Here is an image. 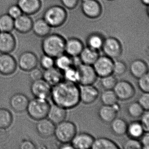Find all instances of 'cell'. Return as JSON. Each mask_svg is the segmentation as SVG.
<instances>
[{"label":"cell","mask_w":149,"mask_h":149,"mask_svg":"<svg viewBox=\"0 0 149 149\" xmlns=\"http://www.w3.org/2000/svg\"><path fill=\"white\" fill-rule=\"evenodd\" d=\"M16 47V39L12 33L0 32V53L10 54Z\"/></svg>","instance_id":"16"},{"label":"cell","mask_w":149,"mask_h":149,"mask_svg":"<svg viewBox=\"0 0 149 149\" xmlns=\"http://www.w3.org/2000/svg\"><path fill=\"white\" fill-rule=\"evenodd\" d=\"M21 149H35L36 147L33 142L28 139H24L19 145Z\"/></svg>","instance_id":"48"},{"label":"cell","mask_w":149,"mask_h":149,"mask_svg":"<svg viewBox=\"0 0 149 149\" xmlns=\"http://www.w3.org/2000/svg\"><path fill=\"white\" fill-rule=\"evenodd\" d=\"M14 29V19L7 13L0 15V32L11 33Z\"/></svg>","instance_id":"31"},{"label":"cell","mask_w":149,"mask_h":149,"mask_svg":"<svg viewBox=\"0 0 149 149\" xmlns=\"http://www.w3.org/2000/svg\"><path fill=\"white\" fill-rule=\"evenodd\" d=\"M18 63L21 69L29 72L37 67L38 64V57L33 52L25 51L19 56Z\"/></svg>","instance_id":"12"},{"label":"cell","mask_w":149,"mask_h":149,"mask_svg":"<svg viewBox=\"0 0 149 149\" xmlns=\"http://www.w3.org/2000/svg\"><path fill=\"white\" fill-rule=\"evenodd\" d=\"M128 123L123 118L116 117L110 123V128L116 136H123L126 134Z\"/></svg>","instance_id":"29"},{"label":"cell","mask_w":149,"mask_h":149,"mask_svg":"<svg viewBox=\"0 0 149 149\" xmlns=\"http://www.w3.org/2000/svg\"><path fill=\"white\" fill-rule=\"evenodd\" d=\"M102 49L105 56L113 60L120 57L123 51L119 42L112 37L107 38L104 41Z\"/></svg>","instance_id":"9"},{"label":"cell","mask_w":149,"mask_h":149,"mask_svg":"<svg viewBox=\"0 0 149 149\" xmlns=\"http://www.w3.org/2000/svg\"><path fill=\"white\" fill-rule=\"evenodd\" d=\"M50 96L54 104L67 110L77 107L81 102L77 84L65 80L52 87Z\"/></svg>","instance_id":"1"},{"label":"cell","mask_w":149,"mask_h":149,"mask_svg":"<svg viewBox=\"0 0 149 149\" xmlns=\"http://www.w3.org/2000/svg\"><path fill=\"white\" fill-rule=\"evenodd\" d=\"M13 116L9 110L0 108V128L7 129L13 123Z\"/></svg>","instance_id":"34"},{"label":"cell","mask_w":149,"mask_h":149,"mask_svg":"<svg viewBox=\"0 0 149 149\" xmlns=\"http://www.w3.org/2000/svg\"><path fill=\"white\" fill-rule=\"evenodd\" d=\"M137 102L144 111H149V92H143V94H141L139 97Z\"/></svg>","instance_id":"44"},{"label":"cell","mask_w":149,"mask_h":149,"mask_svg":"<svg viewBox=\"0 0 149 149\" xmlns=\"http://www.w3.org/2000/svg\"><path fill=\"white\" fill-rule=\"evenodd\" d=\"M50 106L47 99L35 97L29 100L26 111L31 118L38 121L47 118Z\"/></svg>","instance_id":"3"},{"label":"cell","mask_w":149,"mask_h":149,"mask_svg":"<svg viewBox=\"0 0 149 149\" xmlns=\"http://www.w3.org/2000/svg\"><path fill=\"white\" fill-rule=\"evenodd\" d=\"M144 132L139 121H133L128 124L126 134L130 138L139 139Z\"/></svg>","instance_id":"28"},{"label":"cell","mask_w":149,"mask_h":149,"mask_svg":"<svg viewBox=\"0 0 149 149\" xmlns=\"http://www.w3.org/2000/svg\"><path fill=\"white\" fill-rule=\"evenodd\" d=\"M79 93L80 102L86 104L93 103L100 95L98 89L93 84L79 86Z\"/></svg>","instance_id":"11"},{"label":"cell","mask_w":149,"mask_h":149,"mask_svg":"<svg viewBox=\"0 0 149 149\" xmlns=\"http://www.w3.org/2000/svg\"><path fill=\"white\" fill-rule=\"evenodd\" d=\"M64 80L78 84L79 82V74L77 67L71 66L63 71Z\"/></svg>","instance_id":"35"},{"label":"cell","mask_w":149,"mask_h":149,"mask_svg":"<svg viewBox=\"0 0 149 149\" xmlns=\"http://www.w3.org/2000/svg\"><path fill=\"white\" fill-rule=\"evenodd\" d=\"M73 66L72 57L63 54L55 59V67L62 71Z\"/></svg>","instance_id":"32"},{"label":"cell","mask_w":149,"mask_h":149,"mask_svg":"<svg viewBox=\"0 0 149 149\" xmlns=\"http://www.w3.org/2000/svg\"><path fill=\"white\" fill-rule=\"evenodd\" d=\"M99 56L98 51L88 47L84 48L79 56L82 63L92 66Z\"/></svg>","instance_id":"27"},{"label":"cell","mask_w":149,"mask_h":149,"mask_svg":"<svg viewBox=\"0 0 149 149\" xmlns=\"http://www.w3.org/2000/svg\"><path fill=\"white\" fill-rule=\"evenodd\" d=\"M113 90L118 100L127 101L134 97L136 90L134 86L126 80L118 81Z\"/></svg>","instance_id":"7"},{"label":"cell","mask_w":149,"mask_h":149,"mask_svg":"<svg viewBox=\"0 0 149 149\" xmlns=\"http://www.w3.org/2000/svg\"><path fill=\"white\" fill-rule=\"evenodd\" d=\"M117 81L116 76L111 74L101 77L100 84L104 90H113Z\"/></svg>","instance_id":"38"},{"label":"cell","mask_w":149,"mask_h":149,"mask_svg":"<svg viewBox=\"0 0 149 149\" xmlns=\"http://www.w3.org/2000/svg\"><path fill=\"white\" fill-rule=\"evenodd\" d=\"M144 111V110L137 102L130 103L127 107V112L128 115L133 118H140Z\"/></svg>","instance_id":"36"},{"label":"cell","mask_w":149,"mask_h":149,"mask_svg":"<svg viewBox=\"0 0 149 149\" xmlns=\"http://www.w3.org/2000/svg\"><path fill=\"white\" fill-rule=\"evenodd\" d=\"M40 64L42 69L46 70L55 67V58L43 54L40 59Z\"/></svg>","instance_id":"40"},{"label":"cell","mask_w":149,"mask_h":149,"mask_svg":"<svg viewBox=\"0 0 149 149\" xmlns=\"http://www.w3.org/2000/svg\"><path fill=\"white\" fill-rule=\"evenodd\" d=\"M142 149H149V132H145L140 138Z\"/></svg>","instance_id":"47"},{"label":"cell","mask_w":149,"mask_h":149,"mask_svg":"<svg viewBox=\"0 0 149 149\" xmlns=\"http://www.w3.org/2000/svg\"><path fill=\"white\" fill-rule=\"evenodd\" d=\"M95 138L87 132L77 133L71 142L74 149H91Z\"/></svg>","instance_id":"15"},{"label":"cell","mask_w":149,"mask_h":149,"mask_svg":"<svg viewBox=\"0 0 149 149\" xmlns=\"http://www.w3.org/2000/svg\"><path fill=\"white\" fill-rule=\"evenodd\" d=\"M68 110L56 104L50 105L47 117L56 125L67 118Z\"/></svg>","instance_id":"20"},{"label":"cell","mask_w":149,"mask_h":149,"mask_svg":"<svg viewBox=\"0 0 149 149\" xmlns=\"http://www.w3.org/2000/svg\"><path fill=\"white\" fill-rule=\"evenodd\" d=\"M17 4L23 14L29 16L38 13L42 7L41 0H18Z\"/></svg>","instance_id":"17"},{"label":"cell","mask_w":149,"mask_h":149,"mask_svg":"<svg viewBox=\"0 0 149 149\" xmlns=\"http://www.w3.org/2000/svg\"><path fill=\"white\" fill-rule=\"evenodd\" d=\"M120 110L118 103L112 105H104L98 110V116L101 121L106 123H110L116 117Z\"/></svg>","instance_id":"14"},{"label":"cell","mask_w":149,"mask_h":149,"mask_svg":"<svg viewBox=\"0 0 149 149\" xmlns=\"http://www.w3.org/2000/svg\"><path fill=\"white\" fill-rule=\"evenodd\" d=\"M82 2V9L87 17L95 18L100 15L102 10L101 6L96 0H87Z\"/></svg>","instance_id":"23"},{"label":"cell","mask_w":149,"mask_h":149,"mask_svg":"<svg viewBox=\"0 0 149 149\" xmlns=\"http://www.w3.org/2000/svg\"><path fill=\"white\" fill-rule=\"evenodd\" d=\"M9 137V134L6 129L0 128V142H5Z\"/></svg>","instance_id":"50"},{"label":"cell","mask_w":149,"mask_h":149,"mask_svg":"<svg viewBox=\"0 0 149 149\" xmlns=\"http://www.w3.org/2000/svg\"><path fill=\"white\" fill-rule=\"evenodd\" d=\"M142 3L146 6H148L149 3V0H141Z\"/></svg>","instance_id":"52"},{"label":"cell","mask_w":149,"mask_h":149,"mask_svg":"<svg viewBox=\"0 0 149 149\" xmlns=\"http://www.w3.org/2000/svg\"><path fill=\"white\" fill-rule=\"evenodd\" d=\"M51 27L43 18L37 19L33 22L32 30L39 37L43 38L50 34Z\"/></svg>","instance_id":"25"},{"label":"cell","mask_w":149,"mask_h":149,"mask_svg":"<svg viewBox=\"0 0 149 149\" xmlns=\"http://www.w3.org/2000/svg\"><path fill=\"white\" fill-rule=\"evenodd\" d=\"M66 18L67 13L65 9L58 6L48 8L42 17L51 27L60 26L65 22Z\"/></svg>","instance_id":"5"},{"label":"cell","mask_w":149,"mask_h":149,"mask_svg":"<svg viewBox=\"0 0 149 149\" xmlns=\"http://www.w3.org/2000/svg\"><path fill=\"white\" fill-rule=\"evenodd\" d=\"M77 133V127L73 122L65 121L56 125L54 135L60 143H71Z\"/></svg>","instance_id":"4"},{"label":"cell","mask_w":149,"mask_h":149,"mask_svg":"<svg viewBox=\"0 0 149 149\" xmlns=\"http://www.w3.org/2000/svg\"><path fill=\"white\" fill-rule=\"evenodd\" d=\"M59 148L61 149H74L71 143H61Z\"/></svg>","instance_id":"51"},{"label":"cell","mask_w":149,"mask_h":149,"mask_svg":"<svg viewBox=\"0 0 149 149\" xmlns=\"http://www.w3.org/2000/svg\"><path fill=\"white\" fill-rule=\"evenodd\" d=\"M114 62L113 59L106 56H99L92 65L98 77H103L113 74Z\"/></svg>","instance_id":"6"},{"label":"cell","mask_w":149,"mask_h":149,"mask_svg":"<svg viewBox=\"0 0 149 149\" xmlns=\"http://www.w3.org/2000/svg\"><path fill=\"white\" fill-rule=\"evenodd\" d=\"M29 101V99L26 95L22 93H16L11 97L10 105L16 112H24L26 111Z\"/></svg>","instance_id":"19"},{"label":"cell","mask_w":149,"mask_h":149,"mask_svg":"<svg viewBox=\"0 0 149 149\" xmlns=\"http://www.w3.org/2000/svg\"><path fill=\"white\" fill-rule=\"evenodd\" d=\"M43 38L41 48L44 54L55 58L64 54L66 41L61 36L49 34Z\"/></svg>","instance_id":"2"},{"label":"cell","mask_w":149,"mask_h":149,"mask_svg":"<svg viewBox=\"0 0 149 149\" xmlns=\"http://www.w3.org/2000/svg\"><path fill=\"white\" fill-rule=\"evenodd\" d=\"M42 78L52 87L64 80L63 71L55 67L45 70Z\"/></svg>","instance_id":"22"},{"label":"cell","mask_w":149,"mask_h":149,"mask_svg":"<svg viewBox=\"0 0 149 149\" xmlns=\"http://www.w3.org/2000/svg\"><path fill=\"white\" fill-rule=\"evenodd\" d=\"M52 87L42 78L33 81L30 86V90L35 97L47 99L50 97Z\"/></svg>","instance_id":"10"},{"label":"cell","mask_w":149,"mask_h":149,"mask_svg":"<svg viewBox=\"0 0 149 149\" xmlns=\"http://www.w3.org/2000/svg\"><path fill=\"white\" fill-rule=\"evenodd\" d=\"M137 85L143 92H149V73L138 78Z\"/></svg>","instance_id":"41"},{"label":"cell","mask_w":149,"mask_h":149,"mask_svg":"<svg viewBox=\"0 0 149 149\" xmlns=\"http://www.w3.org/2000/svg\"><path fill=\"white\" fill-rule=\"evenodd\" d=\"M127 67L126 63L122 61L117 60L114 62L113 74L115 76H121L126 73Z\"/></svg>","instance_id":"39"},{"label":"cell","mask_w":149,"mask_h":149,"mask_svg":"<svg viewBox=\"0 0 149 149\" xmlns=\"http://www.w3.org/2000/svg\"><path fill=\"white\" fill-rule=\"evenodd\" d=\"M100 100L104 105H112L117 103L118 99L113 90H104L100 95Z\"/></svg>","instance_id":"33"},{"label":"cell","mask_w":149,"mask_h":149,"mask_svg":"<svg viewBox=\"0 0 149 149\" xmlns=\"http://www.w3.org/2000/svg\"><path fill=\"white\" fill-rule=\"evenodd\" d=\"M148 64L141 59H136L132 61L130 65L131 74L137 79L148 73Z\"/></svg>","instance_id":"24"},{"label":"cell","mask_w":149,"mask_h":149,"mask_svg":"<svg viewBox=\"0 0 149 149\" xmlns=\"http://www.w3.org/2000/svg\"><path fill=\"white\" fill-rule=\"evenodd\" d=\"M119 146L114 141L105 137H100L95 139L92 149H118Z\"/></svg>","instance_id":"30"},{"label":"cell","mask_w":149,"mask_h":149,"mask_svg":"<svg viewBox=\"0 0 149 149\" xmlns=\"http://www.w3.org/2000/svg\"><path fill=\"white\" fill-rule=\"evenodd\" d=\"M83 48V45L79 40L71 39L66 41L64 52L71 57H76L79 56Z\"/></svg>","instance_id":"26"},{"label":"cell","mask_w":149,"mask_h":149,"mask_svg":"<svg viewBox=\"0 0 149 149\" xmlns=\"http://www.w3.org/2000/svg\"><path fill=\"white\" fill-rule=\"evenodd\" d=\"M82 1L83 2V1H87V0H82Z\"/></svg>","instance_id":"53"},{"label":"cell","mask_w":149,"mask_h":149,"mask_svg":"<svg viewBox=\"0 0 149 149\" xmlns=\"http://www.w3.org/2000/svg\"><path fill=\"white\" fill-rule=\"evenodd\" d=\"M29 72V77L33 81L42 79L43 77V72L38 68H35Z\"/></svg>","instance_id":"46"},{"label":"cell","mask_w":149,"mask_h":149,"mask_svg":"<svg viewBox=\"0 0 149 149\" xmlns=\"http://www.w3.org/2000/svg\"><path fill=\"white\" fill-rule=\"evenodd\" d=\"M7 13L14 20L23 14L21 9L17 4L10 6L8 8Z\"/></svg>","instance_id":"43"},{"label":"cell","mask_w":149,"mask_h":149,"mask_svg":"<svg viewBox=\"0 0 149 149\" xmlns=\"http://www.w3.org/2000/svg\"><path fill=\"white\" fill-rule=\"evenodd\" d=\"M141 118L140 122L142 125L145 132L149 131V111H145Z\"/></svg>","instance_id":"45"},{"label":"cell","mask_w":149,"mask_h":149,"mask_svg":"<svg viewBox=\"0 0 149 149\" xmlns=\"http://www.w3.org/2000/svg\"><path fill=\"white\" fill-rule=\"evenodd\" d=\"M104 40L99 35L93 34L88 38L87 42L88 47L95 50H98L102 49Z\"/></svg>","instance_id":"37"},{"label":"cell","mask_w":149,"mask_h":149,"mask_svg":"<svg viewBox=\"0 0 149 149\" xmlns=\"http://www.w3.org/2000/svg\"><path fill=\"white\" fill-rule=\"evenodd\" d=\"M77 68L79 74L78 83L80 85H91L95 83L98 76L92 65L81 63Z\"/></svg>","instance_id":"8"},{"label":"cell","mask_w":149,"mask_h":149,"mask_svg":"<svg viewBox=\"0 0 149 149\" xmlns=\"http://www.w3.org/2000/svg\"><path fill=\"white\" fill-rule=\"evenodd\" d=\"M78 0H61L62 4L67 8L73 9L78 3Z\"/></svg>","instance_id":"49"},{"label":"cell","mask_w":149,"mask_h":149,"mask_svg":"<svg viewBox=\"0 0 149 149\" xmlns=\"http://www.w3.org/2000/svg\"><path fill=\"white\" fill-rule=\"evenodd\" d=\"M56 125L47 118L38 120L36 130L38 134L43 138H49L54 136Z\"/></svg>","instance_id":"18"},{"label":"cell","mask_w":149,"mask_h":149,"mask_svg":"<svg viewBox=\"0 0 149 149\" xmlns=\"http://www.w3.org/2000/svg\"><path fill=\"white\" fill-rule=\"evenodd\" d=\"M33 22L29 15L23 14L14 20V29L20 33H27L32 30Z\"/></svg>","instance_id":"21"},{"label":"cell","mask_w":149,"mask_h":149,"mask_svg":"<svg viewBox=\"0 0 149 149\" xmlns=\"http://www.w3.org/2000/svg\"><path fill=\"white\" fill-rule=\"evenodd\" d=\"M17 69V62L10 54H0V74L3 75H10Z\"/></svg>","instance_id":"13"},{"label":"cell","mask_w":149,"mask_h":149,"mask_svg":"<svg viewBox=\"0 0 149 149\" xmlns=\"http://www.w3.org/2000/svg\"><path fill=\"white\" fill-rule=\"evenodd\" d=\"M125 149H142V145L139 139L130 138L125 142L123 145Z\"/></svg>","instance_id":"42"}]
</instances>
